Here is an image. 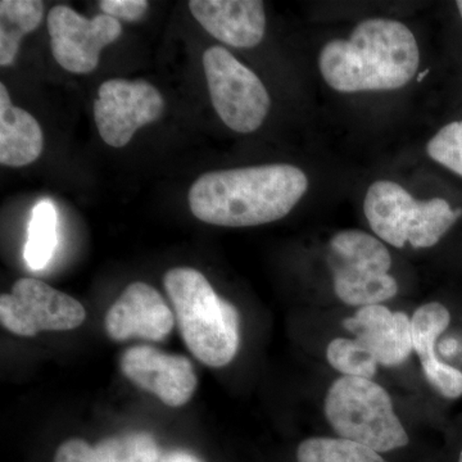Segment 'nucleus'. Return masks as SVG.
<instances>
[{"label":"nucleus","instance_id":"nucleus-18","mask_svg":"<svg viewBox=\"0 0 462 462\" xmlns=\"http://www.w3.org/2000/svg\"><path fill=\"white\" fill-rule=\"evenodd\" d=\"M333 270L334 291L348 306L366 307L387 302L398 293L396 279L389 273Z\"/></svg>","mask_w":462,"mask_h":462},{"label":"nucleus","instance_id":"nucleus-22","mask_svg":"<svg viewBox=\"0 0 462 462\" xmlns=\"http://www.w3.org/2000/svg\"><path fill=\"white\" fill-rule=\"evenodd\" d=\"M327 360L334 370L345 376L373 379L379 363L373 352L357 339L336 338L327 348Z\"/></svg>","mask_w":462,"mask_h":462},{"label":"nucleus","instance_id":"nucleus-1","mask_svg":"<svg viewBox=\"0 0 462 462\" xmlns=\"http://www.w3.org/2000/svg\"><path fill=\"white\" fill-rule=\"evenodd\" d=\"M309 189L300 167L287 163L207 172L191 185V214L206 224L258 226L285 217Z\"/></svg>","mask_w":462,"mask_h":462},{"label":"nucleus","instance_id":"nucleus-17","mask_svg":"<svg viewBox=\"0 0 462 462\" xmlns=\"http://www.w3.org/2000/svg\"><path fill=\"white\" fill-rule=\"evenodd\" d=\"M42 16L44 3L41 0L0 2V65L14 62L23 36L38 29Z\"/></svg>","mask_w":462,"mask_h":462},{"label":"nucleus","instance_id":"nucleus-29","mask_svg":"<svg viewBox=\"0 0 462 462\" xmlns=\"http://www.w3.org/2000/svg\"><path fill=\"white\" fill-rule=\"evenodd\" d=\"M457 462H462V447L460 452H458Z\"/></svg>","mask_w":462,"mask_h":462},{"label":"nucleus","instance_id":"nucleus-19","mask_svg":"<svg viewBox=\"0 0 462 462\" xmlns=\"http://www.w3.org/2000/svg\"><path fill=\"white\" fill-rule=\"evenodd\" d=\"M58 245V211L51 199H42L33 207L23 257L33 272L51 263Z\"/></svg>","mask_w":462,"mask_h":462},{"label":"nucleus","instance_id":"nucleus-8","mask_svg":"<svg viewBox=\"0 0 462 462\" xmlns=\"http://www.w3.org/2000/svg\"><path fill=\"white\" fill-rule=\"evenodd\" d=\"M163 108L165 100L148 81L112 79L99 87L94 118L103 141L123 148L136 130L157 121Z\"/></svg>","mask_w":462,"mask_h":462},{"label":"nucleus","instance_id":"nucleus-21","mask_svg":"<svg viewBox=\"0 0 462 462\" xmlns=\"http://www.w3.org/2000/svg\"><path fill=\"white\" fill-rule=\"evenodd\" d=\"M94 449L96 462H158L161 448L147 431H129L106 438Z\"/></svg>","mask_w":462,"mask_h":462},{"label":"nucleus","instance_id":"nucleus-10","mask_svg":"<svg viewBox=\"0 0 462 462\" xmlns=\"http://www.w3.org/2000/svg\"><path fill=\"white\" fill-rule=\"evenodd\" d=\"M120 365L124 375L134 384L151 392L170 407L189 402L199 384L193 365L187 357L166 354L153 346L126 349Z\"/></svg>","mask_w":462,"mask_h":462},{"label":"nucleus","instance_id":"nucleus-2","mask_svg":"<svg viewBox=\"0 0 462 462\" xmlns=\"http://www.w3.org/2000/svg\"><path fill=\"white\" fill-rule=\"evenodd\" d=\"M419 63L409 26L382 17L358 23L348 39L327 42L319 56L322 79L339 93L401 89L415 78Z\"/></svg>","mask_w":462,"mask_h":462},{"label":"nucleus","instance_id":"nucleus-28","mask_svg":"<svg viewBox=\"0 0 462 462\" xmlns=\"http://www.w3.org/2000/svg\"><path fill=\"white\" fill-rule=\"evenodd\" d=\"M456 5H457L458 12H460L461 18H462V0H458V2L456 3Z\"/></svg>","mask_w":462,"mask_h":462},{"label":"nucleus","instance_id":"nucleus-12","mask_svg":"<svg viewBox=\"0 0 462 462\" xmlns=\"http://www.w3.org/2000/svg\"><path fill=\"white\" fill-rule=\"evenodd\" d=\"M343 328L366 346L379 365L400 366L413 351L411 319L404 312H392L383 305L361 307Z\"/></svg>","mask_w":462,"mask_h":462},{"label":"nucleus","instance_id":"nucleus-14","mask_svg":"<svg viewBox=\"0 0 462 462\" xmlns=\"http://www.w3.org/2000/svg\"><path fill=\"white\" fill-rule=\"evenodd\" d=\"M451 324V314L439 302L425 303L411 318L413 351L421 361L422 373L440 396L456 400L462 396V372L443 363L437 355L438 339Z\"/></svg>","mask_w":462,"mask_h":462},{"label":"nucleus","instance_id":"nucleus-4","mask_svg":"<svg viewBox=\"0 0 462 462\" xmlns=\"http://www.w3.org/2000/svg\"><path fill=\"white\" fill-rule=\"evenodd\" d=\"M324 412L340 438L378 454L409 445V434L394 412L391 396L372 379H337L325 396Z\"/></svg>","mask_w":462,"mask_h":462},{"label":"nucleus","instance_id":"nucleus-20","mask_svg":"<svg viewBox=\"0 0 462 462\" xmlns=\"http://www.w3.org/2000/svg\"><path fill=\"white\" fill-rule=\"evenodd\" d=\"M297 462H388L369 447L345 438L315 437L303 440Z\"/></svg>","mask_w":462,"mask_h":462},{"label":"nucleus","instance_id":"nucleus-23","mask_svg":"<svg viewBox=\"0 0 462 462\" xmlns=\"http://www.w3.org/2000/svg\"><path fill=\"white\" fill-rule=\"evenodd\" d=\"M427 152L431 160L462 176V120L443 126L428 143Z\"/></svg>","mask_w":462,"mask_h":462},{"label":"nucleus","instance_id":"nucleus-9","mask_svg":"<svg viewBox=\"0 0 462 462\" xmlns=\"http://www.w3.org/2000/svg\"><path fill=\"white\" fill-rule=\"evenodd\" d=\"M51 51L60 67L72 74H89L99 65L100 51L117 41L123 26L116 18L81 16L67 5H56L47 18Z\"/></svg>","mask_w":462,"mask_h":462},{"label":"nucleus","instance_id":"nucleus-25","mask_svg":"<svg viewBox=\"0 0 462 462\" xmlns=\"http://www.w3.org/2000/svg\"><path fill=\"white\" fill-rule=\"evenodd\" d=\"M54 462H96L93 447L83 439H69L57 449Z\"/></svg>","mask_w":462,"mask_h":462},{"label":"nucleus","instance_id":"nucleus-6","mask_svg":"<svg viewBox=\"0 0 462 462\" xmlns=\"http://www.w3.org/2000/svg\"><path fill=\"white\" fill-rule=\"evenodd\" d=\"M202 63L212 105L223 123L236 133L260 129L272 105L260 78L223 47L207 50Z\"/></svg>","mask_w":462,"mask_h":462},{"label":"nucleus","instance_id":"nucleus-3","mask_svg":"<svg viewBox=\"0 0 462 462\" xmlns=\"http://www.w3.org/2000/svg\"><path fill=\"white\" fill-rule=\"evenodd\" d=\"M188 349L211 367H224L236 357L240 343L236 307L216 293L199 270L176 267L163 279Z\"/></svg>","mask_w":462,"mask_h":462},{"label":"nucleus","instance_id":"nucleus-24","mask_svg":"<svg viewBox=\"0 0 462 462\" xmlns=\"http://www.w3.org/2000/svg\"><path fill=\"white\" fill-rule=\"evenodd\" d=\"M99 7L107 16L134 23L144 16L149 3L147 0H102Z\"/></svg>","mask_w":462,"mask_h":462},{"label":"nucleus","instance_id":"nucleus-27","mask_svg":"<svg viewBox=\"0 0 462 462\" xmlns=\"http://www.w3.org/2000/svg\"><path fill=\"white\" fill-rule=\"evenodd\" d=\"M458 343L455 339H446L439 343V354L443 356L454 355L458 348Z\"/></svg>","mask_w":462,"mask_h":462},{"label":"nucleus","instance_id":"nucleus-11","mask_svg":"<svg viewBox=\"0 0 462 462\" xmlns=\"http://www.w3.org/2000/svg\"><path fill=\"white\" fill-rule=\"evenodd\" d=\"M175 318L162 296L151 285H127L106 315V330L117 342L143 338L160 342L169 336Z\"/></svg>","mask_w":462,"mask_h":462},{"label":"nucleus","instance_id":"nucleus-13","mask_svg":"<svg viewBox=\"0 0 462 462\" xmlns=\"http://www.w3.org/2000/svg\"><path fill=\"white\" fill-rule=\"evenodd\" d=\"M189 9L207 32L234 48H254L263 42L266 16L258 0H191Z\"/></svg>","mask_w":462,"mask_h":462},{"label":"nucleus","instance_id":"nucleus-15","mask_svg":"<svg viewBox=\"0 0 462 462\" xmlns=\"http://www.w3.org/2000/svg\"><path fill=\"white\" fill-rule=\"evenodd\" d=\"M44 148V136L36 118L12 105L7 88L0 84V163L23 167L35 162Z\"/></svg>","mask_w":462,"mask_h":462},{"label":"nucleus","instance_id":"nucleus-26","mask_svg":"<svg viewBox=\"0 0 462 462\" xmlns=\"http://www.w3.org/2000/svg\"><path fill=\"white\" fill-rule=\"evenodd\" d=\"M158 462H202L197 456L187 451H171L161 456Z\"/></svg>","mask_w":462,"mask_h":462},{"label":"nucleus","instance_id":"nucleus-5","mask_svg":"<svg viewBox=\"0 0 462 462\" xmlns=\"http://www.w3.org/2000/svg\"><path fill=\"white\" fill-rule=\"evenodd\" d=\"M370 227L383 242L394 248H431L462 216L443 199H413L403 187L391 180L373 182L364 200Z\"/></svg>","mask_w":462,"mask_h":462},{"label":"nucleus","instance_id":"nucleus-7","mask_svg":"<svg viewBox=\"0 0 462 462\" xmlns=\"http://www.w3.org/2000/svg\"><path fill=\"white\" fill-rule=\"evenodd\" d=\"M85 318L87 311L79 300L38 279H20L11 293L0 297V321L20 337L76 329Z\"/></svg>","mask_w":462,"mask_h":462},{"label":"nucleus","instance_id":"nucleus-16","mask_svg":"<svg viewBox=\"0 0 462 462\" xmlns=\"http://www.w3.org/2000/svg\"><path fill=\"white\" fill-rule=\"evenodd\" d=\"M331 269L388 273L392 257L382 240L361 230H343L330 240Z\"/></svg>","mask_w":462,"mask_h":462}]
</instances>
